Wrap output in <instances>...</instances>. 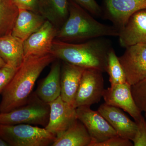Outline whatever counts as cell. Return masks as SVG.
I'll list each match as a JSON object with an SVG mask.
<instances>
[{
	"label": "cell",
	"mask_w": 146,
	"mask_h": 146,
	"mask_svg": "<svg viewBox=\"0 0 146 146\" xmlns=\"http://www.w3.org/2000/svg\"><path fill=\"white\" fill-rule=\"evenodd\" d=\"M87 11L92 16L102 18V7L96 0H72Z\"/></svg>",
	"instance_id": "cell-24"
},
{
	"label": "cell",
	"mask_w": 146,
	"mask_h": 146,
	"mask_svg": "<svg viewBox=\"0 0 146 146\" xmlns=\"http://www.w3.org/2000/svg\"><path fill=\"white\" fill-rule=\"evenodd\" d=\"M106 72L109 75L111 86L127 82L125 74L119 58L112 48L110 50L108 55Z\"/></svg>",
	"instance_id": "cell-22"
},
{
	"label": "cell",
	"mask_w": 146,
	"mask_h": 146,
	"mask_svg": "<svg viewBox=\"0 0 146 146\" xmlns=\"http://www.w3.org/2000/svg\"><path fill=\"white\" fill-rule=\"evenodd\" d=\"M118 37L120 45L123 48L146 44V9L138 11L131 16Z\"/></svg>",
	"instance_id": "cell-14"
},
{
	"label": "cell",
	"mask_w": 146,
	"mask_h": 146,
	"mask_svg": "<svg viewBox=\"0 0 146 146\" xmlns=\"http://www.w3.org/2000/svg\"><path fill=\"white\" fill-rule=\"evenodd\" d=\"M49 113V105L42 101L34 92L26 104L9 112L0 113V124H27L45 127L48 122Z\"/></svg>",
	"instance_id": "cell-5"
},
{
	"label": "cell",
	"mask_w": 146,
	"mask_h": 146,
	"mask_svg": "<svg viewBox=\"0 0 146 146\" xmlns=\"http://www.w3.org/2000/svg\"><path fill=\"white\" fill-rule=\"evenodd\" d=\"M131 91L138 108L141 112H146V77L131 85Z\"/></svg>",
	"instance_id": "cell-23"
},
{
	"label": "cell",
	"mask_w": 146,
	"mask_h": 146,
	"mask_svg": "<svg viewBox=\"0 0 146 146\" xmlns=\"http://www.w3.org/2000/svg\"><path fill=\"white\" fill-rule=\"evenodd\" d=\"M48 104L49 117L48 124L44 128L56 137L77 119L76 108L64 101L60 96Z\"/></svg>",
	"instance_id": "cell-10"
},
{
	"label": "cell",
	"mask_w": 146,
	"mask_h": 146,
	"mask_svg": "<svg viewBox=\"0 0 146 146\" xmlns=\"http://www.w3.org/2000/svg\"><path fill=\"white\" fill-rule=\"evenodd\" d=\"M105 103L123 110L138 122L142 117V112L133 100L131 85L127 82L111 86L104 89L103 94Z\"/></svg>",
	"instance_id": "cell-11"
},
{
	"label": "cell",
	"mask_w": 146,
	"mask_h": 146,
	"mask_svg": "<svg viewBox=\"0 0 146 146\" xmlns=\"http://www.w3.org/2000/svg\"><path fill=\"white\" fill-rule=\"evenodd\" d=\"M145 117H145V120L146 122V112H145Z\"/></svg>",
	"instance_id": "cell-30"
},
{
	"label": "cell",
	"mask_w": 146,
	"mask_h": 146,
	"mask_svg": "<svg viewBox=\"0 0 146 146\" xmlns=\"http://www.w3.org/2000/svg\"><path fill=\"white\" fill-rule=\"evenodd\" d=\"M17 69L7 65L0 68V94L13 78Z\"/></svg>",
	"instance_id": "cell-26"
},
{
	"label": "cell",
	"mask_w": 146,
	"mask_h": 146,
	"mask_svg": "<svg viewBox=\"0 0 146 146\" xmlns=\"http://www.w3.org/2000/svg\"><path fill=\"white\" fill-rule=\"evenodd\" d=\"M68 1L69 15L58 30L56 39L73 43L104 36H119V30L115 26L100 23L78 4L72 0Z\"/></svg>",
	"instance_id": "cell-3"
},
{
	"label": "cell",
	"mask_w": 146,
	"mask_h": 146,
	"mask_svg": "<svg viewBox=\"0 0 146 146\" xmlns=\"http://www.w3.org/2000/svg\"><path fill=\"white\" fill-rule=\"evenodd\" d=\"M7 64H6L5 62L3 60L2 58L0 57V68L5 66Z\"/></svg>",
	"instance_id": "cell-29"
},
{
	"label": "cell",
	"mask_w": 146,
	"mask_h": 146,
	"mask_svg": "<svg viewBox=\"0 0 146 146\" xmlns=\"http://www.w3.org/2000/svg\"><path fill=\"white\" fill-rule=\"evenodd\" d=\"M37 12L58 30L68 18V1L37 0Z\"/></svg>",
	"instance_id": "cell-18"
},
{
	"label": "cell",
	"mask_w": 146,
	"mask_h": 146,
	"mask_svg": "<svg viewBox=\"0 0 146 146\" xmlns=\"http://www.w3.org/2000/svg\"><path fill=\"white\" fill-rule=\"evenodd\" d=\"M0 57L7 65L18 69L25 58L23 42L11 34L0 37Z\"/></svg>",
	"instance_id": "cell-19"
},
{
	"label": "cell",
	"mask_w": 146,
	"mask_h": 146,
	"mask_svg": "<svg viewBox=\"0 0 146 146\" xmlns=\"http://www.w3.org/2000/svg\"><path fill=\"white\" fill-rule=\"evenodd\" d=\"M46 21V19L37 12L19 9L11 35L24 42L38 31Z\"/></svg>",
	"instance_id": "cell-16"
},
{
	"label": "cell",
	"mask_w": 146,
	"mask_h": 146,
	"mask_svg": "<svg viewBox=\"0 0 146 146\" xmlns=\"http://www.w3.org/2000/svg\"><path fill=\"white\" fill-rule=\"evenodd\" d=\"M137 129L136 134L132 141L134 146H146V122L142 116L136 122Z\"/></svg>",
	"instance_id": "cell-25"
},
{
	"label": "cell",
	"mask_w": 146,
	"mask_h": 146,
	"mask_svg": "<svg viewBox=\"0 0 146 146\" xmlns=\"http://www.w3.org/2000/svg\"><path fill=\"white\" fill-rule=\"evenodd\" d=\"M102 73L94 68L85 69L75 99L76 108L82 106H91L101 100L105 89Z\"/></svg>",
	"instance_id": "cell-6"
},
{
	"label": "cell",
	"mask_w": 146,
	"mask_h": 146,
	"mask_svg": "<svg viewBox=\"0 0 146 146\" xmlns=\"http://www.w3.org/2000/svg\"><path fill=\"white\" fill-rule=\"evenodd\" d=\"M133 143L128 139L116 136L101 143L91 144L90 146H132Z\"/></svg>",
	"instance_id": "cell-27"
},
{
	"label": "cell",
	"mask_w": 146,
	"mask_h": 146,
	"mask_svg": "<svg viewBox=\"0 0 146 146\" xmlns=\"http://www.w3.org/2000/svg\"><path fill=\"white\" fill-rule=\"evenodd\" d=\"M19 11L14 0H0V37L11 34Z\"/></svg>",
	"instance_id": "cell-21"
},
{
	"label": "cell",
	"mask_w": 146,
	"mask_h": 146,
	"mask_svg": "<svg viewBox=\"0 0 146 146\" xmlns=\"http://www.w3.org/2000/svg\"><path fill=\"white\" fill-rule=\"evenodd\" d=\"M89 106L76 108L77 116L88 131L92 140L91 144L101 143L118 136L109 123L98 111L91 109Z\"/></svg>",
	"instance_id": "cell-7"
},
{
	"label": "cell",
	"mask_w": 146,
	"mask_h": 146,
	"mask_svg": "<svg viewBox=\"0 0 146 146\" xmlns=\"http://www.w3.org/2000/svg\"><path fill=\"white\" fill-rule=\"evenodd\" d=\"M0 138L9 146H48L52 145L56 136L37 126L0 124Z\"/></svg>",
	"instance_id": "cell-4"
},
{
	"label": "cell",
	"mask_w": 146,
	"mask_h": 146,
	"mask_svg": "<svg viewBox=\"0 0 146 146\" xmlns=\"http://www.w3.org/2000/svg\"><path fill=\"white\" fill-rule=\"evenodd\" d=\"M58 29L46 20L41 27L23 42L25 56H43L51 53Z\"/></svg>",
	"instance_id": "cell-12"
},
{
	"label": "cell",
	"mask_w": 146,
	"mask_h": 146,
	"mask_svg": "<svg viewBox=\"0 0 146 146\" xmlns=\"http://www.w3.org/2000/svg\"><path fill=\"white\" fill-rule=\"evenodd\" d=\"M112 48L109 39L104 37L81 43H69L55 39L51 53L56 59L84 68L106 72L108 52Z\"/></svg>",
	"instance_id": "cell-2"
},
{
	"label": "cell",
	"mask_w": 146,
	"mask_h": 146,
	"mask_svg": "<svg viewBox=\"0 0 146 146\" xmlns=\"http://www.w3.org/2000/svg\"><path fill=\"white\" fill-rule=\"evenodd\" d=\"M54 61L48 74L39 83L35 92L37 97L46 103L53 101L60 96L61 68L59 61Z\"/></svg>",
	"instance_id": "cell-17"
},
{
	"label": "cell",
	"mask_w": 146,
	"mask_h": 146,
	"mask_svg": "<svg viewBox=\"0 0 146 146\" xmlns=\"http://www.w3.org/2000/svg\"><path fill=\"white\" fill-rule=\"evenodd\" d=\"M85 69L65 62L61 69L60 96L64 101L74 106L82 76Z\"/></svg>",
	"instance_id": "cell-15"
},
{
	"label": "cell",
	"mask_w": 146,
	"mask_h": 146,
	"mask_svg": "<svg viewBox=\"0 0 146 146\" xmlns=\"http://www.w3.org/2000/svg\"><path fill=\"white\" fill-rule=\"evenodd\" d=\"M56 59L51 53L25 56L13 78L2 93L0 113L9 112L26 104L40 74Z\"/></svg>",
	"instance_id": "cell-1"
},
{
	"label": "cell",
	"mask_w": 146,
	"mask_h": 146,
	"mask_svg": "<svg viewBox=\"0 0 146 146\" xmlns=\"http://www.w3.org/2000/svg\"><path fill=\"white\" fill-rule=\"evenodd\" d=\"M98 111L109 123L118 136L132 141L137 129L135 121L130 119L120 108L106 103L101 105Z\"/></svg>",
	"instance_id": "cell-13"
},
{
	"label": "cell",
	"mask_w": 146,
	"mask_h": 146,
	"mask_svg": "<svg viewBox=\"0 0 146 146\" xmlns=\"http://www.w3.org/2000/svg\"><path fill=\"white\" fill-rule=\"evenodd\" d=\"M102 18L119 30L138 11L146 9V0H103Z\"/></svg>",
	"instance_id": "cell-9"
},
{
	"label": "cell",
	"mask_w": 146,
	"mask_h": 146,
	"mask_svg": "<svg viewBox=\"0 0 146 146\" xmlns=\"http://www.w3.org/2000/svg\"><path fill=\"white\" fill-rule=\"evenodd\" d=\"M19 9L37 12V0H14Z\"/></svg>",
	"instance_id": "cell-28"
},
{
	"label": "cell",
	"mask_w": 146,
	"mask_h": 146,
	"mask_svg": "<svg viewBox=\"0 0 146 146\" xmlns=\"http://www.w3.org/2000/svg\"><path fill=\"white\" fill-rule=\"evenodd\" d=\"M92 138L84 125L77 119L56 137L52 146H90Z\"/></svg>",
	"instance_id": "cell-20"
},
{
	"label": "cell",
	"mask_w": 146,
	"mask_h": 146,
	"mask_svg": "<svg viewBox=\"0 0 146 146\" xmlns=\"http://www.w3.org/2000/svg\"><path fill=\"white\" fill-rule=\"evenodd\" d=\"M118 58L127 82L131 85L146 77V44L127 47L124 53Z\"/></svg>",
	"instance_id": "cell-8"
}]
</instances>
